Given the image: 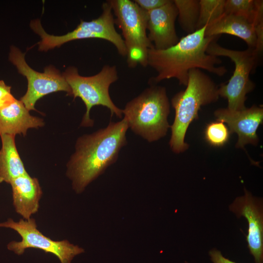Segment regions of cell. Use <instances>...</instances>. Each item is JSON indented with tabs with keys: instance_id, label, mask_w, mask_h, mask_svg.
<instances>
[{
	"instance_id": "6da1fadb",
	"label": "cell",
	"mask_w": 263,
	"mask_h": 263,
	"mask_svg": "<svg viewBox=\"0 0 263 263\" xmlns=\"http://www.w3.org/2000/svg\"><path fill=\"white\" fill-rule=\"evenodd\" d=\"M128 128L123 118L117 122H111L106 128L77 139L75 151L67 163L66 171L75 192H83L116 162L121 149L127 144Z\"/></svg>"
},
{
	"instance_id": "7a4b0ae2",
	"label": "cell",
	"mask_w": 263,
	"mask_h": 263,
	"mask_svg": "<svg viewBox=\"0 0 263 263\" xmlns=\"http://www.w3.org/2000/svg\"><path fill=\"white\" fill-rule=\"evenodd\" d=\"M206 27L182 37L166 49L157 50L153 47L149 50L148 66L157 72L151 78L153 84L175 78L180 85L187 86L189 71L192 69H203L219 76L227 73L225 66H218L222 62L220 58L206 52L209 44L220 37L206 36Z\"/></svg>"
},
{
	"instance_id": "3957f363",
	"label": "cell",
	"mask_w": 263,
	"mask_h": 263,
	"mask_svg": "<svg viewBox=\"0 0 263 263\" xmlns=\"http://www.w3.org/2000/svg\"><path fill=\"white\" fill-rule=\"evenodd\" d=\"M186 89L174 95L171 100L175 110V118L170 126L171 135L169 142L172 150L176 153L188 148L185 137L189 124L198 119V113L202 106L216 102L219 97L218 87L212 79L201 69L189 71Z\"/></svg>"
},
{
	"instance_id": "277c9868",
	"label": "cell",
	"mask_w": 263,
	"mask_h": 263,
	"mask_svg": "<svg viewBox=\"0 0 263 263\" xmlns=\"http://www.w3.org/2000/svg\"><path fill=\"white\" fill-rule=\"evenodd\" d=\"M170 104L165 87L152 84L122 110L129 128L149 142L166 135Z\"/></svg>"
},
{
	"instance_id": "5b68a950",
	"label": "cell",
	"mask_w": 263,
	"mask_h": 263,
	"mask_svg": "<svg viewBox=\"0 0 263 263\" xmlns=\"http://www.w3.org/2000/svg\"><path fill=\"white\" fill-rule=\"evenodd\" d=\"M62 75L70 87V96L74 99L80 98L85 105L86 111L80 126H93L94 121L90 117V112L95 106L106 107L110 110L112 116L115 114L120 118L122 117V110L114 104L109 94L110 85L118 78L116 66L105 65L98 73L90 76L80 75L76 68L70 67Z\"/></svg>"
},
{
	"instance_id": "8992f818",
	"label": "cell",
	"mask_w": 263,
	"mask_h": 263,
	"mask_svg": "<svg viewBox=\"0 0 263 263\" xmlns=\"http://www.w3.org/2000/svg\"><path fill=\"white\" fill-rule=\"evenodd\" d=\"M102 9V13L97 18L89 21L81 20L74 30L61 36L47 33L39 19L31 21L30 24L31 28L41 38L38 42V50L47 51L71 41L99 38L111 42L115 46L119 55L126 56L127 49L124 40L115 28L113 12L108 0L103 3Z\"/></svg>"
},
{
	"instance_id": "52a82bcc",
	"label": "cell",
	"mask_w": 263,
	"mask_h": 263,
	"mask_svg": "<svg viewBox=\"0 0 263 263\" xmlns=\"http://www.w3.org/2000/svg\"><path fill=\"white\" fill-rule=\"evenodd\" d=\"M114 23L121 29L127 49V62L129 68L138 64L148 66L149 50L153 47L147 34L146 11L133 0H109Z\"/></svg>"
},
{
	"instance_id": "ba28073f",
	"label": "cell",
	"mask_w": 263,
	"mask_h": 263,
	"mask_svg": "<svg viewBox=\"0 0 263 263\" xmlns=\"http://www.w3.org/2000/svg\"><path fill=\"white\" fill-rule=\"evenodd\" d=\"M206 52L216 56L228 57L235 65L233 75L226 84H221L218 88L219 96L226 98L227 109L231 111L244 109L246 94L254 88L250 79V74L257 66L260 55L254 49L237 51L223 47L216 40L208 45Z\"/></svg>"
},
{
	"instance_id": "9c48e42d",
	"label": "cell",
	"mask_w": 263,
	"mask_h": 263,
	"mask_svg": "<svg viewBox=\"0 0 263 263\" xmlns=\"http://www.w3.org/2000/svg\"><path fill=\"white\" fill-rule=\"evenodd\" d=\"M0 227L12 229L21 237V241H13L7 244L8 250L19 255L23 254L28 248H36L55 255L60 263H71L75 256L84 252L83 248L67 240L54 241L45 236L38 229L35 219L31 218L21 219L18 222L9 218L0 223Z\"/></svg>"
},
{
	"instance_id": "30bf717a",
	"label": "cell",
	"mask_w": 263,
	"mask_h": 263,
	"mask_svg": "<svg viewBox=\"0 0 263 263\" xmlns=\"http://www.w3.org/2000/svg\"><path fill=\"white\" fill-rule=\"evenodd\" d=\"M9 59L27 80V92L20 100L29 111L36 110L37 101L51 93L63 91L70 96V86L62 74L53 66L46 67L42 73L34 70L26 63L25 53L14 46L11 47Z\"/></svg>"
},
{
	"instance_id": "8fae6325",
	"label": "cell",
	"mask_w": 263,
	"mask_h": 263,
	"mask_svg": "<svg viewBox=\"0 0 263 263\" xmlns=\"http://www.w3.org/2000/svg\"><path fill=\"white\" fill-rule=\"evenodd\" d=\"M244 196L237 198L230 205V210L238 218L244 217L248 223L246 241L250 253L255 263L263 262V213L261 199L253 197L244 189Z\"/></svg>"
},
{
	"instance_id": "7c38bea8",
	"label": "cell",
	"mask_w": 263,
	"mask_h": 263,
	"mask_svg": "<svg viewBox=\"0 0 263 263\" xmlns=\"http://www.w3.org/2000/svg\"><path fill=\"white\" fill-rule=\"evenodd\" d=\"M214 115L217 121L227 124L230 133H237L236 148H244L247 144L255 146L258 144L259 138L257 131L263 121L262 107L253 105L240 111L220 109L214 112Z\"/></svg>"
},
{
	"instance_id": "4fadbf2b",
	"label": "cell",
	"mask_w": 263,
	"mask_h": 263,
	"mask_svg": "<svg viewBox=\"0 0 263 263\" xmlns=\"http://www.w3.org/2000/svg\"><path fill=\"white\" fill-rule=\"evenodd\" d=\"M177 16V9L173 0H169L159 8L146 11L148 38L155 49H166L178 42L175 25Z\"/></svg>"
},
{
	"instance_id": "5bb4252c",
	"label": "cell",
	"mask_w": 263,
	"mask_h": 263,
	"mask_svg": "<svg viewBox=\"0 0 263 263\" xmlns=\"http://www.w3.org/2000/svg\"><path fill=\"white\" fill-rule=\"evenodd\" d=\"M10 184L16 212L24 219L31 218L38 210L42 194L38 179L27 173L14 179Z\"/></svg>"
},
{
	"instance_id": "9a60e30c",
	"label": "cell",
	"mask_w": 263,
	"mask_h": 263,
	"mask_svg": "<svg viewBox=\"0 0 263 263\" xmlns=\"http://www.w3.org/2000/svg\"><path fill=\"white\" fill-rule=\"evenodd\" d=\"M44 125L43 120L32 116L20 100L16 99L10 105L0 109V135L25 136L29 129Z\"/></svg>"
},
{
	"instance_id": "2e32d148",
	"label": "cell",
	"mask_w": 263,
	"mask_h": 263,
	"mask_svg": "<svg viewBox=\"0 0 263 263\" xmlns=\"http://www.w3.org/2000/svg\"><path fill=\"white\" fill-rule=\"evenodd\" d=\"M221 34H228L242 39L248 48L255 49L257 45V36L253 25L239 16L224 13L207 26L206 36H220Z\"/></svg>"
},
{
	"instance_id": "e0dca14e",
	"label": "cell",
	"mask_w": 263,
	"mask_h": 263,
	"mask_svg": "<svg viewBox=\"0 0 263 263\" xmlns=\"http://www.w3.org/2000/svg\"><path fill=\"white\" fill-rule=\"evenodd\" d=\"M0 183L9 184L14 179L27 173L15 143V136L0 135Z\"/></svg>"
},
{
	"instance_id": "ac0fdd59",
	"label": "cell",
	"mask_w": 263,
	"mask_h": 263,
	"mask_svg": "<svg viewBox=\"0 0 263 263\" xmlns=\"http://www.w3.org/2000/svg\"><path fill=\"white\" fill-rule=\"evenodd\" d=\"M224 14L242 17L254 27L263 23V1L259 0H226Z\"/></svg>"
},
{
	"instance_id": "d6986e66",
	"label": "cell",
	"mask_w": 263,
	"mask_h": 263,
	"mask_svg": "<svg viewBox=\"0 0 263 263\" xmlns=\"http://www.w3.org/2000/svg\"><path fill=\"white\" fill-rule=\"evenodd\" d=\"M178 11L179 23L182 29L191 34L197 30L199 16L198 0H173Z\"/></svg>"
},
{
	"instance_id": "ffe728a7",
	"label": "cell",
	"mask_w": 263,
	"mask_h": 263,
	"mask_svg": "<svg viewBox=\"0 0 263 263\" xmlns=\"http://www.w3.org/2000/svg\"><path fill=\"white\" fill-rule=\"evenodd\" d=\"M225 0H200L197 30L211 23L224 13Z\"/></svg>"
},
{
	"instance_id": "44dd1931",
	"label": "cell",
	"mask_w": 263,
	"mask_h": 263,
	"mask_svg": "<svg viewBox=\"0 0 263 263\" xmlns=\"http://www.w3.org/2000/svg\"><path fill=\"white\" fill-rule=\"evenodd\" d=\"M230 132L224 122L220 121L208 124L205 130V137L211 146H223L227 142Z\"/></svg>"
},
{
	"instance_id": "7402d4cb",
	"label": "cell",
	"mask_w": 263,
	"mask_h": 263,
	"mask_svg": "<svg viewBox=\"0 0 263 263\" xmlns=\"http://www.w3.org/2000/svg\"><path fill=\"white\" fill-rule=\"evenodd\" d=\"M11 86L0 80V109L10 105L16 100V99L11 94Z\"/></svg>"
},
{
	"instance_id": "603a6c76",
	"label": "cell",
	"mask_w": 263,
	"mask_h": 263,
	"mask_svg": "<svg viewBox=\"0 0 263 263\" xmlns=\"http://www.w3.org/2000/svg\"><path fill=\"white\" fill-rule=\"evenodd\" d=\"M142 10L150 11L159 8L169 0H133Z\"/></svg>"
},
{
	"instance_id": "cb8c5ba5",
	"label": "cell",
	"mask_w": 263,
	"mask_h": 263,
	"mask_svg": "<svg viewBox=\"0 0 263 263\" xmlns=\"http://www.w3.org/2000/svg\"><path fill=\"white\" fill-rule=\"evenodd\" d=\"M209 254L213 263H236L224 257L221 252L217 249L210 250Z\"/></svg>"
}]
</instances>
